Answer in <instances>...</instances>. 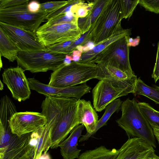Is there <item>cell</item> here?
<instances>
[{
	"label": "cell",
	"mask_w": 159,
	"mask_h": 159,
	"mask_svg": "<svg viewBox=\"0 0 159 159\" xmlns=\"http://www.w3.org/2000/svg\"><path fill=\"white\" fill-rule=\"evenodd\" d=\"M20 50L0 27V54L10 62L16 60Z\"/></svg>",
	"instance_id": "obj_21"
},
{
	"label": "cell",
	"mask_w": 159,
	"mask_h": 159,
	"mask_svg": "<svg viewBox=\"0 0 159 159\" xmlns=\"http://www.w3.org/2000/svg\"><path fill=\"white\" fill-rule=\"evenodd\" d=\"M152 128L153 129L154 136L159 144V128L154 126L152 127Z\"/></svg>",
	"instance_id": "obj_41"
},
{
	"label": "cell",
	"mask_w": 159,
	"mask_h": 159,
	"mask_svg": "<svg viewBox=\"0 0 159 159\" xmlns=\"http://www.w3.org/2000/svg\"><path fill=\"white\" fill-rule=\"evenodd\" d=\"M155 83L159 80V41L157 44L156 61L152 75Z\"/></svg>",
	"instance_id": "obj_36"
},
{
	"label": "cell",
	"mask_w": 159,
	"mask_h": 159,
	"mask_svg": "<svg viewBox=\"0 0 159 159\" xmlns=\"http://www.w3.org/2000/svg\"><path fill=\"white\" fill-rule=\"evenodd\" d=\"M139 110L151 127L159 128V111L145 102H138Z\"/></svg>",
	"instance_id": "obj_26"
},
{
	"label": "cell",
	"mask_w": 159,
	"mask_h": 159,
	"mask_svg": "<svg viewBox=\"0 0 159 159\" xmlns=\"http://www.w3.org/2000/svg\"><path fill=\"white\" fill-rule=\"evenodd\" d=\"M29 0L13 7L0 9V22L26 30L36 32L48 13H31L28 9Z\"/></svg>",
	"instance_id": "obj_6"
},
{
	"label": "cell",
	"mask_w": 159,
	"mask_h": 159,
	"mask_svg": "<svg viewBox=\"0 0 159 159\" xmlns=\"http://www.w3.org/2000/svg\"><path fill=\"white\" fill-rule=\"evenodd\" d=\"M3 89V84L2 83L1 80H0V89L1 90H2Z\"/></svg>",
	"instance_id": "obj_44"
},
{
	"label": "cell",
	"mask_w": 159,
	"mask_h": 159,
	"mask_svg": "<svg viewBox=\"0 0 159 159\" xmlns=\"http://www.w3.org/2000/svg\"><path fill=\"white\" fill-rule=\"evenodd\" d=\"M139 41V39L136 38L133 39L132 38H129L128 40V45L130 46H135L138 45Z\"/></svg>",
	"instance_id": "obj_39"
},
{
	"label": "cell",
	"mask_w": 159,
	"mask_h": 159,
	"mask_svg": "<svg viewBox=\"0 0 159 159\" xmlns=\"http://www.w3.org/2000/svg\"><path fill=\"white\" fill-rule=\"evenodd\" d=\"M83 52L82 51L76 49L73 51L70 55L72 57V61H78L81 58Z\"/></svg>",
	"instance_id": "obj_38"
},
{
	"label": "cell",
	"mask_w": 159,
	"mask_h": 159,
	"mask_svg": "<svg viewBox=\"0 0 159 159\" xmlns=\"http://www.w3.org/2000/svg\"><path fill=\"white\" fill-rule=\"evenodd\" d=\"M40 4L37 1H31L28 5V9L31 13H36L39 11L40 7Z\"/></svg>",
	"instance_id": "obj_37"
},
{
	"label": "cell",
	"mask_w": 159,
	"mask_h": 159,
	"mask_svg": "<svg viewBox=\"0 0 159 159\" xmlns=\"http://www.w3.org/2000/svg\"><path fill=\"white\" fill-rule=\"evenodd\" d=\"M30 89L47 96L79 98L82 90L79 86L58 88L44 84L34 78L28 79Z\"/></svg>",
	"instance_id": "obj_15"
},
{
	"label": "cell",
	"mask_w": 159,
	"mask_h": 159,
	"mask_svg": "<svg viewBox=\"0 0 159 159\" xmlns=\"http://www.w3.org/2000/svg\"><path fill=\"white\" fill-rule=\"evenodd\" d=\"M79 99L47 96L42 102L41 113L53 116L56 121L52 133L51 148H57L73 129L80 124L77 119Z\"/></svg>",
	"instance_id": "obj_1"
},
{
	"label": "cell",
	"mask_w": 159,
	"mask_h": 159,
	"mask_svg": "<svg viewBox=\"0 0 159 159\" xmlns=\"http://www.w3.org/2000/svg\"><path fill=\"white\" fill-rule=\"evenodd\" d=\"M9 123L12 133L20 137L42 128L47 124V120L41 113L26 111L15 113Z\"/></svg>",
	"instance_id": "obj_10"
},
{
	"label": "cell",
	"mask_w": 159,
	"mask_h": 159,
	"mask_svg": "<svg viewBox=\"0 0 159 159\" xmlns=\"http://www.w3.org/2000/svg\"><path fill=\"white\" fill-rule=\"evenodd\" d=\"M71 61H72V56L69 54H67L64 60L63 63L66 66L70 64Z\"/></svg>",
	"instance_id": "obj_40"
},
{
	"label": "cell",
	"mask_w": 159,
	"mask_h": 159,
	"mask_svg": "<svg viewBox=\"0 0 159 159\" xmlns=\"http://www.w3.org/2000/svg\"><path fill=\"white\" fill-rule=\"evenodd\" d=\"M39 159H51V158L49 155L47 153L42 154Z\"/></svg>",
	"instance_id": "obj_43"
},
{
	"label": "cell",
	"mask_w": 159,
	"mask_h": 159,
	"mask_svg": "<svg viewBox=\"0 0 159 159\" xmlns=\"http://www.w3.org/2000/svg\"><path fill=\"white\" fill-rule=\"evenodd\" d=\"M2 56H1V54H0V69L2 67V59H1V57Z\"/></svg>",
	"instance_id": "obj_45"
},
{
	"label": "cell",
	"mask_w": 159,
	"mask_h": 159,
	"mask_svg": "<svg viewBox=\"0 0 159 159\" xmlns=\"http://www.w3.org/2000/svg\"><path fill=\"white\" fill-rule=\"evenodd\" d=\"M78 19L75 16H70L66 14L52 18L43 25L51 26L68 23L78 24Z\"/></svg>",
	"instance_id": "obj_30"
},
{
	"label": "cell",
	"mask_w": 159,
	"mask_h": 159,
	"mask_svg": "<svg viewBox=\"0 0 159 159\" xmlns=\"http://www.w3.org/2000/svg\"><path fill=\"white\" fill-rule=\"evenodd\" d=\"M119 0H109L92 26L89 32L90 41L95 45L122 28Z\"/></svg>",
	"instance_id": "obj_5"
},
{
	"label": "cell",
	"mask_w": 159,
	"mask_h": 159,
	"mask_svg": "<svg viewBox=\"0 0 159 159\" xmlns=\"http://www.w3.org/2000/svg\"><path fill=\"white\" fill-rule=\"evenodd\" d=\"M81 0H70L68 3L58 10L48 14L47 16L46 19L48 20L59 16L66 14L71 11L72 6L74 5L79 3Z\"/></svg>",
	"instance_id": "obj_33"
},
{
	"label": "cell",
	"mask_w": 159,
	"mask_h": 159,
	"mask_svg": "<svg viewBox=\"0 0 159 159\" xmlns=\"http://www.w3.org/2000/svg\"><path fill=\"white\" fill-rule=\"evenodd\" d=\"M137 76L124 80L111 79L100 80L92 90L93 104L96 111L100 112L119 97L135 93Z\"/></svg>",
	"instance_id": "obj_3"
},
{
	"label": "cell",
	"mask_w": 159,
	"mask_h": 159,
	"mask_svg": "<svg viewBox=\"0 0 159 159\" xmlns=\"http://www.w3.org/2000/svg\"><path fill=\"white\" fill-rule=\"evenodd\" d=\"M146 159H159V157L157 155L155 152L151 153Z\"/></svg>",
	"instance_id": "obj_42"
},
{
	"label": "cell",
	"mask_w": 159,
	"mask_h": 159,
	"mask_svg": "<svg viewBox=\"0 0 159 159\" xmlns=\"http://www.w3.org/2000/svg\"><path fill=\"white\" fill-rule=\"evenodd\" d=\"M81 36L76 37L70 40L57 43L47 46L46 47V51L55 53H67V49L75 41L79 39Z\"/></svg>",
	"instance_id": "obj_31"
},
{
	"label": "cell",
	"mask_w": 159,
	"mask_h": 159,
	"mask_svg": "<svg viewBox=\"0 0 159 159\" xmlns=\"http://www.w3.org/2000/svg\"><path fill=\"white\" fill-rule=\"evenodd\" d=\"M69 0L61 1L49 2L41 3L39 11L49 14L60 9L66 5Z\"/></svg>",
	"instance_id": "obj_32"
},
{
	"label": "cell",
	"mask_w": 159,
	"mask_h": 159,
	"mask_svg": "<svg viewBox=\"0 0 159 159\" xmlns=\"http://www.w3.org/2000/svg\"><path fill=\"white\" fill-rule=\"evenodd\" d=\"M122 102L120 98L117 99L108 104L106 107L105 111L102 117L98 120L94 131L91 134L86 136H82L79 139V142H84L93 135L102 126L106 125L107 121L111 115L118 111L121 107Z\"/></svg>",
	"instance_id": "obj_23"
},
{
	"label": "cell",
	"mask_w": 159,
	"mask_h": 159,
	"mask_svg": "<svg viewBox=\"0 0 159 159\" xmlns=\"http://www.w3.org/2000/svg\"><path fill=\"white\" fill-rule=\"evenodd\" d=\"M109 0H92V5L87 16L82 18H79L78 25L83 34L90 30L102 9Z\"/></svg>",
	"instance_id": "obj_20"
},
{
	"label": "cell",
	"mask_w": 159,
	"mask_h": 159,
	"mask_svg": "<svg viewBox=\"0 0 159 159\" xmlns=\"http://www.w3.org/2000/svg\"><path fill=\"white\" fill-rule=\"evenodd\" d=\"M135 95L145 96L159 104V87H150L146 84L140 78L138 79L135 86Z\"/></svg>",
	"instance_id": "obj_25"
},
{
	"label": "cell",
	"mask_w": 159,
	"mask_h": 159,
	"mask_svg": "<svg viewBox=\"0 0 159 159\" xmlns=\"http://www.w3.org/2000/svg\"><path fill=\"white\" fill-rule=\"evenodd\" d=\"M13 134L11 129H6L0 125V156L5 153Z\"/></svg>",
	"instance_id": "obj_29"
},
{
	"label": "cell",
	"mask_w": 159,
	"mask_h": 159,
	"mask_svg": "<svg viewBox=\"0 0 159 159\" xmlns=\"http://www.w3.org/2000/svg\"><path fill=\"white\" fill-rule=\"evenodd\" d=\"M129 37H124L110 44L97 55L93 63L117 68L130 77L134 75L129 61Z\"/></svg>",
	"instance_id": "obj_8"
},
{
	"label": "cell",
	"mask_w": 159,
	"mask_h": 159,
	"mask_svg": "<svg viewBox=\"0 0 159 159\" xmlns=\"http://www.w3.org/2000/svg\"><path fill=\"white\" fill-rule=\"evenodd\" d=\"M0 27L20 51L30 52L46 51V47L39 42L35 32L21 29L1 22Z\"/></svg>",
	"instance_id": "obj_12"
},
{
	"label": "cell",
	"mask_w": 159,
	"mask_h": 159,
	"mask_svg": "<svg viewBox=\"0 0 159 159\" xmlns=\"http://www.w3.org/2000/svg\"><path fill=\"white\" fill-rule=\"evenodd\" d=\"M67 53H58L46 51L35 52L20 51L16 57L18 66L32 73L53 71L60 67Z\"/></svg>",
	"instance_id": "obj_7"
},
{
	"label": "cell",
	"mask_w": 159,
	"mask_h": 159,
	"mask_svg": "<svg viewBox=\"0 0 159 159\" xmlns=\"http://www.w3.org/2000/svg\"><path fill=\"white\" fill-rule=\"evenodd\" d=\"M98 65L95 63H83L72 61L70 65L64 63L51 74L49 85L65 88L83 84L95 79L98 73Z\"/></svg>",
	"instance_id": "obj_4"
},
{
	"label": "cell",
	"mask_w": 159,
	"mask_h": 159,
	"mask_svg": "<svg viewBox=\"0 0 159 159\" xmlns=\"http://www.w3.org/2000/svg\"><path fill=\"white\" fill-rule=\"evenodd\" d=\"M84 126L79 124L75 126L70 132L69 136L58 145L63 159L78 158L81 150L77 148L78 142L84 129Z\"/></svg>",
	"instance_id": "obj_18"
},
{
	"label": "cell",
	"mask_w": 159,
	"mask_h": 159,
	"mask_svg": "<svg viewBox=\"0 0 159 159\" xmlns=\"http://www.w3.org/2000/svg\"><path fill=\"white\" fill-rule=\"evenodd\" d=\"M25 70L18 66L5 69L2 74L3 82L6 85L14 99L19 102L29 99L31 91Z\"/></svg>",
	"instance_id": "obj_11"
},
{
	"label": "cell",
	"mask_w": 159,
	"mask_h": 159,
	"mask_svg": "<svg viewBox=\"0 0 159 159\" xmlns=\"http://www.w3.org/2000/svg\"><path fill=\"white\" fill-rule=\"evenodd\" d=\"M155 151L154 148L143 139L129 138L118 150L116 159H146Z\"/></svg>",
	"instance_id": "obj_14"
},
{
	"label": "cell",
	"mask_w": 159,
	"mask_h": 159,
	"mask_svg": "<svg viewBox=\"0 0 159 159\" xmlns=\"http://www.w3.org/2000/svg\"><path fill=\"white\" fill-rule=\"evenodd\" d=\"M121 108V116L116 122L129 138L142 139L156 148L153 129L139 110L135 99L127 98L122 102Z\"/></svg>",
	"instance_id": "obj_2"
},
{
	"label": "cell",
	"mask_w": 159,
	"mask_h": 159,
	"mask_svg": "<svg viewBox=\"0 0 159 159\" xmlns=\"http://www.w3.org/2000/svg\"><path fill=\"white\" fill-rule=\"evenodd\" d=\"M31 133L19 137L14 134L5 153L0 159H34L36 146L30 142Z\"/></svg>",
	"instance_id": "obj_13"
},
{
	"label": "cell",
	"mask_w": 159,
	"mask_h": 159,
	"mask_svg": "<svg viewBox=\"0 0 159 159\" xmlns=\"http://www.w3.org/2000/svg\"><path fill=\"white\" fill-rule=\"evenodd\" d=\"M89 101L79 99L77 110V119L80 124L86 128L87 133L82 136L86 137L95 130L98 122V116Z\"/></svg>",
	"instance_id": "obj_16"
},
{
	"label": "cell",
	"mask_w": 159,
	"mask_h": 159,
	"mask_svg": "<svg viewBox=\"0 0 159 159\" xmlns=\"http://www.w3.org/2000/svg\"><path fill=\"white\" fill-rule=\"evenodd\" d=\"M97 65L98 67V73L95 79L98 80L111 79L124 80L133 76L130 77L120 70L113 67Z\"/></svg>",
	"instance_id": "obj_24"
},
{
	"label": "cell",
	"mask_w": 159,
	"mask_h": 159,
	"mask_svg": "<svg viewBox=\"0 0 159 159\" xmlns=\"http://www.w3.org/2000/svg\"><path fill=\"white\" fill-rule=\"evenodd\" d=\"M26 0H0V9L13 7L25 2Z\"/></svg>",
	"instance_id": "obj_35"
},
{
	"label": "cell",
	"mask_w": 159,
	"mask_h": 159,
	"mask_svg": "<svg viewBox=\"0 0 159 159\" xmlns=\"http://www.w3.org/2000/svg\"><path fill=\"white\" fill-rule=\"evenodd\" d=\"M139 4L146 11L159 14V0H139Z\"/></svg>",
	"instance_id": "obj_34"
},
{
	"label": "cell",
	"mask_w": 159,
	"mask_h": 159,
	"mask_svg": "<svg viewBox=\"0 0 159 159\" xmlns=\"http://www.w3.org/2000/svg\"><path fill=\"white\" fill-rule=\"evenodd\" d=\"M87 2H85L84 1L81 0L74 5L72 7L71 12L78 18L85 17L88 15L92 5V1H88Z\"/></svg>",
	"instance_id": "obj_27"
},
{
	"label": "cell",
	"mask_w": 159,
	"mask_h": 159,
	"mask_svg": "<svg viewBox=\"0 0 159 159\" xmlns=\"http://www.w3.org/2000/svg\"><path fill=\"white\" fill-rule=\"evenodd\" d=\"M139 0H119L122 19L129 18L139 4Z\"/></svg>",
	"instance_id": "obj_28"
},
{
	"label": "cell",
	"mask_w": 159,
	"mask_h": 159,
	"mask_svg": "<svg viewBox=\"0 0 159 159\" xmlns=\"http://www.w3.org/2000/svg\"><path fill=\"white\" fill-rule=\"evenodd\" d=\"M131 29L118 30L107 39L96 45L91 50L83 52L79 62L83 63H93V61L98 55L112 43L126 36L131 34Z\"/></svg>",
	"instance_id": "obj_17"
},
{
	"label": "cell",
	"mask_w": 159,
	"mask_h": 159,
	"mask_svg": "<svg viewBox=\"0 0 159 159\" xmlns=\"http://www.w3.org/2000/svg\"><path fill=\"white\" fill-rule=\"evenodd\" d=\"M118 150H111L101 146L94 149L86 151L79 155L77 159H116Z\"/></svg>",
	"instance_id": "obj_22"
},
{
	"label": "cell",
	"mask_w": 159,
	"mask_h": 159,
	"mask_svg": "<svg viewBox=\"0 0 159 159\" xmlns=\"http://www.w3.org/2000/svg\"><path fill=\"white\" fill-rule=\"evenodd\" d=\"M36 33L39 42L46 47L70 40L82 35L78 24L72 23L51 26L43 25L38 28Z\"/></svg>",
	"instance_id": "obj_9"
},
{
	"label": "cell",
	"mask_w": 159,
	"mask_h": 159,
	"mask_svg": "<svg viewBox=\"0 0 159 159\" xmlns=\"http://www.w3.org/2000/svg\"><path fill=\"white\" fill-rule=\"evenodd\" d=\"M45 116L47 123L43 127L38 130L39 138L36 146L34 159H39L43 153L46 154L51 147V137L52 130L56 123L53 116L48 114Z\"/></svg>",
	"instance_id": "obj_19"
}]
</instances>
